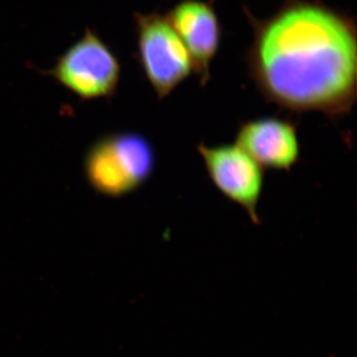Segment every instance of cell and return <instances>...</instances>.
<instances>
[{
	"label": "cell",
	"mask_w": 357,
	"mask_h": 357,
	"mask_svg": "<svg viewBox=\"0 0 357 357\" xmlns=\"http://www.w3.org/2000/svg\"><path fill=\"white\" fill-rule=\"evenodd\" d=\"M248 17L253 41L249 76L268 102L291 112H321L333 121L356 102L354 18L319 1L285 0L273 15Z\"/></svg>",
	"instance_id": "obj_1"
},
{
	"label": "cell",
	"mask_w": 357,
	"mask_h": 357,
	"mask_svg": "<svg viewBox=\"0 0 357 357\" xmlns=\"http://www.w3.org/2000/svg\"><path fill=\"white\" fill-rule=\"evenodd\" d=\"M153 144L135 131L102 136L89 148L84 172L91 187L102 196L121 198L139 190L156 168Z\"/></svg>",
	"instance_id": "obj_2"
},
{
	"label": "cell",
	"mask_w": 357,
	"mask_h": 357,
	"mask_svg": "<svg viewBox=\"0 0 357 357\" xmlns=\"http://www.w3.org/2000/svg\"><path fill=\"white\" fill-rule=\"evenodd\" d=\"M45 74L82 100H95L110 98L116 93L121 67L119 58L98 33L86 28L83 37Z\"/></svg>",
	"instance_id": "obj_3"
},
{
	"label": "cell",
	"mask_w": 357,
	"mask_h": 357,
	"mask_svg": "<svg viewBox=\"0 0 357 357\" xmlns=\"http://www.w3.org/2000/svg\"><path fill=\"white\" fill-rule=\"evenodd\" d=\"M138 62L158 100L168 98L194 73V63L182 40L159 13H135Z\"/></svg>",
	"instance_id": "obj_4"
},
{
	"label": "cell",
	"mask_w": 357,
	"mask_h": 357,
	"mask_svg": "<svg viewBox=\"0 0 357 357\" xmlns=\"http://www.w3.org/2000/svg\"><path fill=\"white\" fill-rule=\"evenodd\" d=\"M197 149L215 189L241 206L251 222L260 225L258 206L264 190V169L236 142L218 145L202 142Z\"/></svg>",
	"instance_id": "obj_5"
},
{
	"label": "cell",
	"mask_w": 357,
	"mask_h": 357,
	"mask_svg": "<svg viewBox=\"0 0 357 357\" xmlns=\"http://www.w3.org/2000/svg\"><path fill=\"white\" fill-rule=\"evenodd\" d=\"M236 143L264 170L290 172L300 161L298 126L290 119L263 116L244 121Z\"/></svg>",
	"instance_id": "obj_6"
},
{
	"label": "cell",
	"mask_w": 357,
	"mask_h": 357,
	"mask_svg": "<svg viewBox=\"0 0 357 357\" xmlns=\"http://www.w3.org/2000/svg\"><path fill=\"white\" fill-rule=\"evenodd\" d=\"M194 63L201 86L211 79V65L220 49L222 28L215 9L202 0H182L167 15Z\"/></svg>",
	"instance_id": "obj_7"
}]
</instances>
